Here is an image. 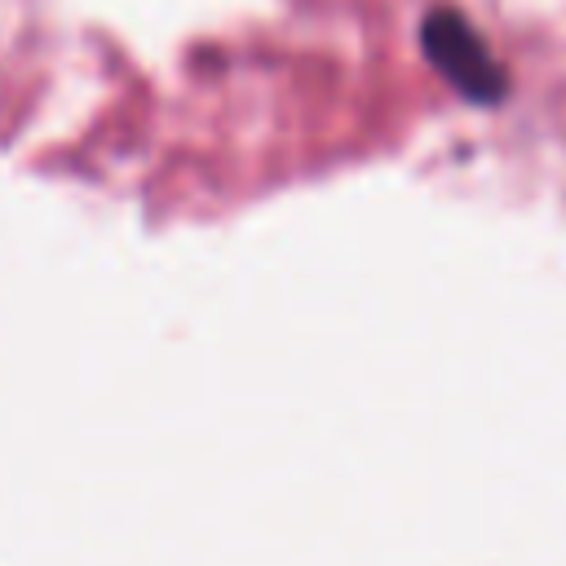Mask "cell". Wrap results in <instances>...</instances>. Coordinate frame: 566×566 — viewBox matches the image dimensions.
I'll use <instances>...</instances> for the list:
<instances>
[{
	"mask_svg": "<svg viewBox=\"0 0 566 566\" xmlns=\"http://www.w3.org/2000/svg\"><path fill=\"white\" fill-rule=\"evenodd\" d=\"M420 40H424V53L429 62L473 102H500L509 80L500 71V62L491 57V49L482 44V35L469 27L464 13L455 9H433L420 27Z\"/></svg>",
	"mask_w": 566,
	"mask_h": 566,
	"instance_id": "1",
	"label": "cell"
}]
</instances>
